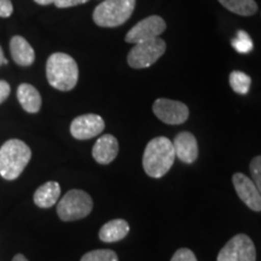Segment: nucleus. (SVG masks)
Returning a JSON list of instances; mask_svg holds the SVG:
<instances>
[{"instance_id":"c85d7f7f","label":"nucleus","mask_w":261,"mask_h":261,"mask_svg":"<svg viewBox=\"0 0 261 261\" xmlns=\"http://www.w3.org/2000/svg\"><path fill=\"white\" fill-rule=\"evenodd\" d=\"M12 261H28V259L24 255H22V254H17V255H15Z\"/></svg>"},{"instance_id":"6e6552de","label":"nucleus","mask_w":261,"mask_h":261,"mask_svg":"<svg viewBox=\"0 0 261 261\" xmlns=\"http://www.w3.org/2000/svg\"><path fill=\"white\" fill-rule=\"evenodd\" d=\"M166 29V22L160 16H149L138 22L135 27L126 34L125 40L129 44H139L154 40L162 34Z\"/></svg>"},{"instance_id":"a211bd4d","label":"nucleus","mask_w":261,"mask_h":261,"mask_svg":"<svg viewBox=\"0 0 261 261\" xmlns=\"http://www.w3.org/2000/svg\"><path fill=\"white\" fill-rule=\"evenodd\" d=\"M225 9L240 16H253L257 11L255 0H218Z\"/></svg>"},{"instance_id":"4468645a","label":"nucleus","mask_w":261,"mask_h":261,"mask_svg":"<svg viewBox=\"0 0 261 261\" xmlns=\"http://www.w3.org/2000/svg\"><path fill=\"white\" fill-rule=\"evenodd\" d=\"M10 51L12 60L21 67H29L34 63L35 52L32 45L21 35H15L10 40Z\"/></svg>"},{"instance_id":"1a4fd4ad","label":"nucleus","mask_w":261,"mask_h":261,"mask_svg":"<svg viewBox=\"0 0 261 261\" xmlns=\"http://www.w3.org/2000/svg\"><path fill=\"white\" fill-rule=\"evenodd\" d=\"M152 112L158 119L167 125H180L189 117V108L178 100L159 98L152 106Z\"/></svg>"},{"instance_id":"bb28decb","label":"nucleus","mask_w":261,"mask_h":261,"mask_svg":"<svg viewBox=\"0 0 261 261\" xmlns=\"http://www.w3.org/2000/svg\"><path fill=\"white\" fill-rule=\"evenodd\" d=\"M34 2L39 5H50V4H55L56 0H34Z\"/></svg>"},{"instance_id":"a878e982","label":"nucleus","mask_w":261,"mask_h":261,"mask_svg":"<svg viewBox=\"0 0 261 261\" xmlns=\"http://www.w3.org/2000/svg\"><path fill=\"white\" fill-rule=\"evenodd\" d=\"M11 92V87L5 80H0V104L4 103Z\"/></svg>"},{"instance_id":"4be33fe9","label":"nucleus","mask_w":261,"mask_h":261,"mask_svg":"<svg viewBox=\"0 0 261 261\" xmlns=\"http://www.w3.org/2000/svg\"><path fill=\"white\" fill-rule=\"evenodd\" d=\"M250 169V174H252V180L254 181V184L256 185L257 190L260 191L261 194V155L256 156L252 160L249 166Z\"/></svg>"},{"instance_id":"f03ea898","label":"nucleus","mask_w":261,"mask_h":261,"mask_svg":"<svg viewBox=\"0 0 261 261\" xmlns=\"http://www.w3.org/2000/svg\"><path fill=\"white\" fill-rule=\"evenodd\" d=\"M46 77L54 89L71 91L79 80V68L73 57L63 52L52 54L46 62Z\"/></svg>"},{"instance_id":"7ed1b4c3","label":"nucleus","mask_w":261,"mask_h":261,"mask_svg":"<svg viewBox=\"0 0 261 261\" xmlns=\"http://www.w3.org/2000/svg\"><path fill=\"white\" fill-rule=\"evenodd\" d=\"M32 159V150L23 140L10 139L0 148V175L6 180H15Z\"/></svg>"},{"instance_id":"5701e85b","label":"nucleus","mask_w":261,"mask_h":261,"mask_svg":"<svg viewBox=\"0 0 261 261\" xmlns=\"http://www.w3.org/2000/svg\"><path fill=\"white\" fill-rule=\"evenodd\" d=\"M171 261H197L194 252H191L188 248H180L177 252L174 253V255L172 256Z\"/></svg>"},{"instance_id":"39448f33","label":"nucleus","mask_w":261,"mask_h":261,"mask_svg":"<svg viewBox=\"0 0 261 261\" xmlns=\"http://www.w3.org/2000/svg\"><path fill=\"white\" fill-rule=\"evenodd\" d=\"M93 208L91 196L84 190L68 191L57 204V214L61 220L74 221L86 218Z\"/></svg>"},{"instance_id":"423d86ee","label":"nucleus","mask_w":261,"mask_h":261,"mask_svg":"<svg viewBox=\"0 0 261 261\" xmlns=\"http://www.w3.org/2000/svg\"><path fill=\"white\" fill-rule=\"evenodd\" d=\"M166 42L162 39L156 38L154 40L136 44V46L129 51L127 62L129 67L135 69H144L151 67L160 57L165 54Z\"/></svg>"},{"instance_id":"393cba45","label":"nucleus","mask_w":261,"mask_h":261,"mask_svg":"<svg viewBox=\"0 0 261 261\" xmlns=\"http://www.w3.org/2000/svg\"><path fill=\"white\" fill-rule=\"evenodd\" d=\"M89 0H56L55 5L58 9H67V8H73V6L81 5L87 3Z\"/></svg>"},{"instance_id":"ddd939ff","label":"nucleus","mask_w":261,"mask_h":261,"mask_svg":"<svg viewBox=\"0 0 261 261\" xmlns=\"http://www.w3.org/2000/svg\"><path fill=\"white\" fill-rule=\"evenodd\" d=\"M119 154V142L112 135H104L97 139L93 145L92 156L100 165H109Z\"/></svg>"},{"instance_id":"f8f14e48","label":"nucleus","mask_w":261,"mask_h":261,"mask_svg":"<svg viewBox=\"0 0 261 261\" xmlns=\"http://www.w3.org/2000/svg\"><path fill=\"white\" fill-rule=\"evenodd\" d=\"M175 156L184 163H194L198 156V145L195 136L190 132H180L173 142Z\"/></svg>"},{"instance_id":"9b49d317","label":"nucleus","mask_w":261,"mask_h":261,"mask_svg":"<svg viewBox=\"0 0 261 261\" xmlns=\"http://www.w3.org/2000/svg\"><path fill=\"white\" fill-rule=\"evenodd\" d=\"M232 182L238 197L254 212H261V194L256 185L243 173H234Z\"/></svg>"},{"instance_id":"dca6fc26","label":"nucleus","mask_w":261,"mask_h":261,"mask_svg":"<svg viewBox=\"0 0 261 261\" xmlns=\"http://www.w3.org/2000/svg\"><path fill=\"white\" fill-rule=\"evenodd\" d=\"M17 99L27 113L35 114L41 108V96L31 84H21L17 89Z\"/></svg>"},{"instance_id":"b1692460","label":"nucleus","mask_w":261,"mask_h":261,"mask_svg":"<svg viewBox=\"0 0 261 261\" xmlns=\"http://www.w3.org/2000/svg\"><path fill=\"white\" fill-rule=\"evenodd\" d=\"M14 12L11 0H0V17L8 18Z\"/></svg>"},{"instance_id":"0eeeda50","label":"nucleus","mask_w":261,"mask_h":261,"mask_svg":"<svg viewBox=\"0 0 261 261\" xmlns=\"http://www.w3.org/2000/svg\"><path fill=\"white\" fill-rule=\"evenodd\" d=\"M217 261H256V250L252 238L244 233L233 236L221 248Z\"/></svg>"},{"instance_id":"20e7f679","label":"nucleus","mask_w":261,"mask_h":261,"mask_svg":"<svg viewBox=\"0 0 261 261\" xmlns=\"http://www.w3.org/2000/svg\"><path fill=\"white\" fill-rule=\"evenodd\" d=\"M136 8V0H104L93 11L94 23L103 28H115L125 23Z\"/></svg>"},{"instance_id":"aec40b11","label":"nucleus","mask_w":261,"mask_h":261,"mask_svg":"<svg viewBox=\"0 0 261 261\" xmlns=\"http://www.w3.org/2000/svg\"><path fill=\"white\" fill-rule=\"evenodd\" d=\"M231 45H232L234 50L240 52V54H249V52L253 50L254 46L252 38H250L249 34L244 31L237 32L236 37H234L232 39V41H231Z\"/></svg>"},{"instance_id":"9d476101","label":"nucleus","mask_w":261,"mask_h":261,"mask_svg":"<svg viewBox=\"0 0 261 261\" xmlns=\"http://www.w3.org/2000/svg\"><path fill=\"white\" fill-rule=\"evenodd\" d=\"M106 123L99 115L96 114H85L71 121L70 133L75 139L86 140L97 137L104 130Z\"/></svg>"},{"instance_id":"412c9836","label":"nucleus","mask_w":261,"mask_h":261,"mask_svg":"<svg viewBox=\"0 0 261 261\" xmlns=\"http://www.w3.org/2000/svg\"><path fill=\"white\" fill-rule=\"evenodd\" d=\"M80 261H119V257L110 249H97L85 254Z\"/></svg>"},{"instance_id":"f3484780","label":"nucleus","mask_w":261,"mask_h":261,"mask_svg":"<svg viewBox=\"0 0 261 261\" xmlns=\"http://www.w3.org/2000/svg\"><path fill=\"white\" fill-rule=\"evenodd\" d=\"M60 196V184L57 181H47L34 192V203L40 208H50L57 203Z\"/></svg>"},{"instance_id":"f257e3e1","label":"nucleus","mask_w":261,"mask_h":261,"mask_svg":"<svg viewBox=\"0 0 261 261\" xmlns=\"http://www.w3.org/2000/svg\"><path fill=\"white\" fill-rule=\"evenodd\" d=\"M175 152L173 143L166 137L151 139L145 146L143 155V167L149 177L161 178L174 163Z\"/></svg>"},{"instance_id":"6ab92c4d","label":"nucleus","mask_w":261,"mask_h":261,"mask_svg":"<svg viewBox=\"0 0 261 261\" xmlns=\"http://www.w3.org/2000/svg\"><path fill=\"white\" fill-rule=\"evenodd\" d=\"M228 83H230L231 89L238 94H247L249 92L250 85H252V79H250L249 75L240 70H234L230 74L228 77Z\"/></svg>"},{"instance_id":"2eb2a0df","label":"nucleus","mask_w":261,"mask_h":261,"mask_svg":"<svg viewBox=\"0 0 261 261\" xmlns=\"http://www.w3.org/2000/svg\"><path fill=\"white\" fill-rule=\"evenodd\" d=\"M129 232V225L123 219H114L104 224L99 230V240L106 243L119 242Z\"/></svg>"},{"instance_id":"cd10ccee","label":"nucleus","mask_w":261,"mask_h":261,"mask_svg":"<svg viewBox=\"0 0 261 261\" xmlns=\"http://www.w3.org/2000/svg\"><path fill=\"white\" fill-rule=\"evenodd\" d=\"M6 63H8V60L5 58L4 52H3V48H2V46H0V65L6 64Z\"/></svg>"}]
</instances>
